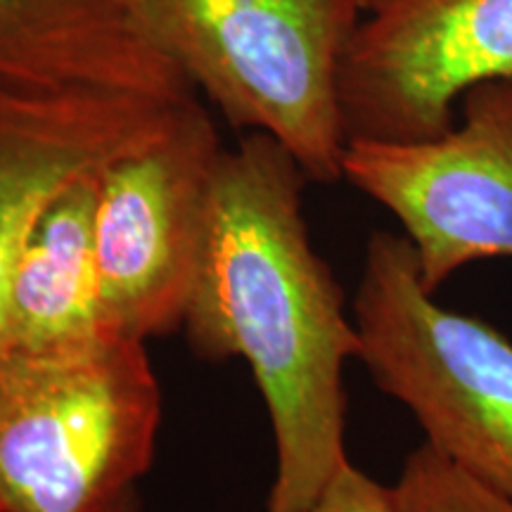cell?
<instances>
[{"instance_id": "6da1fadb", "label": "cell", "mask_w": 512, "mask_h": 512, "mask_svg": "<svg viewBox=\"0 0 512 512\" xmlns=\"http://www.w3.org/2000/svg\"><path fill=\"white\" fill-rule=\"evenodd\" d=\"M302 166L247 133L216 164L183 330L204 361H245L273 430L268 512H302L349 463L344 368L361 339L342 285L313 247Z\"/></svg>"}, {"instance_id": "7a4b0ae2", "label": "cell", "mask_w": 512, "mask_h": 512, "mask_svg": "<svg viewBox=\"0 0 512 512\" xmlns=\"http://www.w3.org/2000/svg\"><path fill=\"white\" fill-rule=\"evenodd\" d=\"M162 413L145 339L3 347L0 512H105L152 467Z\"/></svg>"}, {"instance_id": "3957f363", "label": "cell", "mask_w": 512, "mask_h": 512, "mask_svg": "<svg viewBox=\"0 0 512 512\" xmlns=\"http://www.w3.org/2000/svg\"><path fill=\"white\" fill-rule=\"evenodd\" d=\"M159 46L233 128L266 133L311 183L342 181L339 64L358 0H145Z\"/></svg>"}, {"instance_id": "277c9868", "label": "cell", "mask_w": 512, "mask_h": 512, "mask_svg": "<svg viewBox=\"0 0 512 512\" xmlns=\"http://www.w3.org/2000/svg\"><path fill=\"white\" fill-rule=\"evenodd\" d=\"M351 316L375 387L411 411L425 444L512 501V339L441 306L392 230L370 233Z\"/></svg>"}, {"instance_id": "5b68a950", "label": "cell", "mask_w": 512, "mask_h": 512, "mask_svg": "<svg viewBox=\"0 0 512 512\" xmlns=\"http://www.w3.org/2000/svg\"><path fill=\"white\" fill-rule=\"evenodd\" d=\"M221 152L214 121L192 98L162 133L102 169L95 221L102 328L145 342L183 328Z\"/></svg>"}, {"instance_id": "8992f818", "label": "cell", "mask_w": 512, "mask_h": 512, "mask_svg": "<svg viewBox=\"0 0 512 512\" xmlns=\"http://www.w3.org/2000/svg\"><path fill=\"white\" fill-rule=\"evenodd\" d=\"M342 171L399 221L430 292L475 261L512 259V81L467 91L439 138L349 140Z\"/></svg>"}, {"instance_id": "52a82bcc", "label": "cell", "mask_w": 512, "mask_h": 512, "mask_svg": "<svg viewBox=\"0 0 512 512\" xmlns=\"http://www.w3.org/2000/svg\"><path fill=\"white\" fill-rule=\"evenodd\" d=\"M339 64L347 140L413 143L456 126L479 83L512 81V0H358Z\"/></svg>"}, {"instance_id": "ba28073f", "label": "cell", "mask_w": 512, "mask_h": 512, "mask_svg": "<svg viewBox=\"0 0 512 512\" xmlns=\"http://www.w3.org/2000/svg\"><path fill=\"white\" fill-rule=\"evenodd\" d=\"M176 110L138 95L0 76V347L12 264L43 204L155 138Z\"/></svg>"}, {"instance_id": "9c48e42d", "label": "cell", "mask_w": 512, "mask_h": 512, "mask_svg": "<svg viewBox=\"0 0 512 512\" xmlns=\"http://www.w3.org/2000/svg\"><path fill=\"white\" fill-rule=\"evenodd\" d=\"M0 76L169 105L195 98L159 46L145 0H0Z\"/></svg>"}, {"instance_id": "30bf717a", "label": "cell", "mask_w": 512, "mask_h": 512, "mask_svg": "<svg viewBox=\"0 0 512 512\" xmlns=\"http://www.w3.org/2000/svg\"><path fill=\"white\" fill-rule=\"evenodd\" d=\"M100 174L62 185L29 226L10 273L3 347H46L102 330L95 249Z\"/></svg>"}, {"instance_id": "8fae6325", "label": "cell", "mask_w": 512, "mask_h": 512, "mask_svg": "<svg viewBox=\"0 0 512 512\" xmlns=\"http://www.w3.org/2000/svg\"><path fill=\"white\" fill-rule=\"evenodd\" d=\"M392 489L399 512H512L510 498L477 482L430 444L408 453Z\"/></svg>"}, {"instance_id": "7c38bea8", "label": "cell", "mask_w": 512, "mask_h": 512, "mask_svg": "<svg viewBox=\"0 0 512 512\" xmlns=\"http://www.w3.org/2000/svg\"><path fill=\"white\" fill-rule=\"evenodd\" d=\"M302 512H399L392 486H384L351 463L332 477L323 494Z\"/></svg>"}, {"instance_id": "4fadbf2b", "label": "cell", "mask_w": 512, "mask_h": 512, "mask_svg": "<svg viewBox=\"0 0 512 512\" xmlns=\"http://www.w3.org/2000/svg\"><path fill=\"white\" fill-rule=\"evenodd\" d=\"M105 512H143V501H140L138 489L126 491L119 501H114Z\"/></svg>"}]
</instances>
